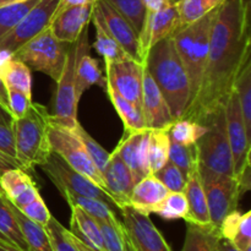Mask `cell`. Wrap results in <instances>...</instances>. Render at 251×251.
<instances>
[{
  "mask_svg": "<svg viewBox=\"0 0 251 251\" xmlns=\"http://www.w3.org/2000/svg\"><path fill=\"white\" fill-rule=\"evenodd\" d=\"M250 0H223L212 26L202 82L195 100L181 114L202 125L225 107L238 75L251 60Z\"/></svg>",
  "mask_w": 251,
  "mask_h": 251,
  "instance_id": "6da1fadb",
  "label": "cell"
},
{
  "mask_svg": "<svg viewBox=\"0 0 251 251\" xmlns=\"http://www.w3.org/2000/svg\"><path fill=\"white\" fill-rule=\"evenodd\" d=\"M145 66L168 103L174 120L180 119L190 102V85L172 37L150 48Z\"/></svg>",
  "mask_w": 251,
  "mask_h": 251,
  "instance_id": "7a4b0ae2",
  "label": "cell"
},
{
  "mask_svg": "<svg viewBox=\"0 0 251 251\" xmlns=\"http://www.w3.org/2000/svg\"><path fill=\"white\" fill-rule=\"evenodd\" d=\"M218 7L198 21L178 28L172 34L176 50L189 78V85H190L189 104L195 100L200 91L206 61H207L208 48H210L211 32Z\"/></svg>",
  "mask_w": 251,
  "mask_h": 251,
  "instance_id": "3957f363",
  "label": "cell"
},
{
  "mask_svg": "<svg viewBox=\"0 0 251 251\" xmlns=\"http://www.w3.org/2000/svg\"><path fill=\"white\" fill-rule=\"evenodd\" d=\"M49 115L44 105L32 102L24 117L12 119L15 158L25 171L42 166L53 152L48 139Z\"/></svg>",
  "mask_w": 251,
  "mask_h": 251,
  "instance_id": "277c9868",
  "label": "cell"
},
{
  "mask_svg": "<svg viewBox=\"0 0 251 251\" xmlns=\"http://www.w3.org/2000/svg\"><path fill=\"white\" fill-rule=\"evenodd\" d=\"M207 131L196 142L199 171L221 176H233V161L226 129L225 107L203 122Z\"/></svg>",
  "mask_w": 251,
  "mask_h": 251,
  "instance_id": "5b68a950",
  "label": "cell"
},
{
  "mask_svg": "<svg viewBox=\"0 0 251 251\" xmlns=\"http://www.w3.org/2000/svg\"><path fill=\"white\" fill-rule=\"evenodd\" d=\"M69 46L59 41L48 27L20 47L14 53V59L26 64L29 70L46 74L56 82L63 73Z\"/></svg>",
  "mask_w": 251,
  "mask_h": 251,
  "instance_id": "8992f818",
  "label": "cell"
},
{
  "mask_svg": "<svg viewBox=\"0 0 251 251\" xmlns=\"http://www.w3.org/2000/svg\"><path fill=\"white\" fill-rule=\"evenodd\" d=\"M48 139L51 151L60 156L74 171L90 179L92 183H95L108 194L107 185H105L102 173L95 166L92 159L86 152L82 142L80 141L77 135L73 130L59 126L49 120Z\"/></svg>",
  "mask_w": 251,
  "mask_h": 251,
  "instance_id": "52a82bcc",
  "label": "cell"
},
{
  "mask_svg": "<svg viewBox=\"0 0 251 251\" xmlns=\"http://www.w3.org/2000/svg\"><path fill=\"white\" fill-rule=\"evenodd\" d=\"M76 60H77V47L76 43H71L66 54L63 73L60 78L56 81L58 86L54 95L53 114L49 115L50 123L69 130H74L78 124V100L76 98L75 93Z\"/></svg>",
  "mask_w": 251,
  "mask_h": 251,
  "instance_id": "ba28073f",
  "label": "cell"
},
{
  "mask_svg": "<svg viewBox=\"0 0 251 251\" xmlns=\"http://www.w3.org/2000/svg\"><path fill=\"white\" fill-rule=\"evenodd\" d=\"M207 201L211 225L220 227L227 215L237 210L242 198L239 183L233 176H221L200 172Z\"/></svg>",
  "mask_w": 251,
  "mask_h": 251,
  "instance_id": "9c48e42d",
  "label": "cell"
},
{
  "mask_svg": "<svg viewBox=\"0 0 251 251\" xmlns=\"http://www.w3.org/2000/svg\"><path fill=\"white\" fill-rule=\"evenodd\" d=\"M39 167L47 174V176L50 179L51 183L58 188L61 195L64 193H71L76 194V195L88 196V198H95L104 201V202L115 207L110 196L103 189L92 183L86 176H81L80 173L74 171L55 152H51L48 159Z\"/></svg>",
  "mask_w": 251,
  "mask_h": 251,
  "instance_id": "30bf717a",
  "label": "cell"
},
{
  "mask_svg": "<svg viewBox=\"0 0 251 251\" xmlns=\"http://www.w3.org/2000/svg\"><path fill=\"white\" fill-rule=\"evenodd\" d=\"M225 117L228 144L232 153L233 176L239 179L240 176L250 168L251 137L245 127L239 100L234 90L230 92L225 103Z\"/></svg>",
  "mask_w": 251,
  "mask_h": 251,
  "instance_id": "8fae6325",
  "label": "cell"
},
{
  "mask_svg": "<svg viewBox=\"0 0 251 251\" xmlns=\"http://www.w3.org/2000/svg\"><path fill=\"white\" fill-rule=\"evenodd\" d=\"M58 2L59 0H38L11 31L0 37V49L14 54L26 42L48 28Z\"/></svg>",
  "mask_w": 251,
  "mask_h": 251,
  "instance_id": "7c38bea8",
  "label": "cell"
},
{
  "mask_svg": "<svg viewBox=\"0 0 251 251\" xmlns=\"http://www.w3.org/2000/svg\"><path fill=\"white\" fill-rule=\"evenodd\" d=\"M132 251H173L150 218L131 206L120 208Z\"/></svg>",
  "mask_w": 251,
  "mask_h": 251,
  "instance_id": "4fadbf2b",
  "label": "cell"
},
{
  "mask_svg": "<svg viewBox=\"0 0 251 251\" xmlns=\"http://www.w3.org/2000/svg\"><path fill=\"white\" fill-rule=\"evenodd\" d=\"M104 65L107 82L122 97L136 107L141 108L142 76L145 64L126 56L118 61H104Z\"/></svg>",
  "mask_w": 251,
  "mask_h": 251,
  "instance_id": "5bb4252c",
  "label": "cell"
},
{
  "mask_svg": "<svg viewBox=\"0 0 251 251\" xmlns=\"http://www.w3.org/2000/svg\"><path fill=\"white\" fill-rule=\"evenodd\" d=\"M95 5L100 11L108 32L119 44L120 48L129 58L142 64L141 55H140L139 34L127 22V20L120 12H118V10L108 0H98Z\"/></svg>",
  "mask_w": 251,
  "mask_h": 251,
  "instance_id": "9a60e30c",
  "label": "cell"
},
{
  "mask_svg": "<svg viewBox=\"0 0 251 251\" xmlns=\"http://www.w3.org/2000/svg\"><path fill=\"white\" fill-rule=\"evenodd\" d=\"M141 108L146 129H169L173 124L174 118L168 103L147 71L146 66H144L142 76Z\"/></svg>",
  "mask_w": 251,
  "mask_h": 251,
  "instance_id": "2e32d148",
  "label": "cell"
},
{
  "mask_svg": "<svg viewBox=\"0 0 251 251\" xmlns=\"http://www.w3.org/2000/svg\"><path fill=\"white\" fill-rule=\"evenodd\" d=\"M149 140L150 129L124 132L114 150L129 167L136 183L151 174L149 164Z\"/></svg>",
  "mask_w": 251,
  "mask_h": 251,
  "instance_id": "e0dca14e",
  "label": "cell"
},
{
  "mask_svg": "<svg viewBox=\"0 0 251 251\" xmlns=\"http://www.w3.org/2000/svg\"><path fill=\"white\" fill-rule=\"evenodd\" d=\"M77 47V60L75 68V93L76 98L80 100L81 96L87 91L91 86L98 85L104 88L107 85V78L103 76L96 59L90 54V44H88V26L81 32L80 37L75 42Z\"/></svg>",
  "mask_w": 251,
  "mask_h": 251,
  "instance_id": "ac0fdd59",
  "label": "cell"
},
{
  "mask_svg": "<svg viewBox=\"0 0 251 251\" xmlns=\"http://www.w3.org/2000/svg\"><path fill=\"white\" fill-rule=\"evenodd\" d=\"M103 178L115 207L120 210L124 206H129L130 196L136 181L129 167L124 163L117 152L113 151L110 153L107 168L103 172Z\"/></svg>",
  "mask_w": 251,
  "mask_h": 251,
  "instance_id": "d6986e66",
  "label": "cell"
},
{
  "mask_svg": "<svg viewBox=\"0 0 251 251\" xmlns=\"http://www.w3.org/2000/svg\"><path fill=\"white\" fill-rule=\"evenodd\" d=\"M95 2L70 7L51 20L49 28L54 36L65 43H75L81 32L88 26Z\"/></svg>",
  "mask_w": 251,
  "mask_h": 251,
  "instance_id": "ffe728a7",
  "label": "cell"
},
{
  "mask_svg": "<svg viewBox=\"0 0 251 251\" xmlns=\"http://www.w3.org/2000/svg\"><path fill=\"white\" fill-rule=\"evenodd\" d=\"M0 186L5 198L17 208L39 198V191L25 169L12 168L0 176Z\"/></svg>",
  "mask_w": 251,
  "mask_h": 251,
  "instance_id": "44dd1931",
  "label": "cell"
},
{
  "mask_svg": "<svg viewBox=\"0 0 251 251\" xmlns=\"http://www.w3.org/2000/svg\"><path fill=\"white\" fill-rule=\"evenodd\" d=\"M168 194V189L153 174H150L135 184L129 206L145 215L154 213Z\"/></svg>",
  "mask_w": 251,
  "mask_h": 251,
  "instance_id": "7402d4cb",
  "label": "cell"
},
{
  "mask_svg": "<svg viewBox=\"0 0 251 251\" xmlns=\"http://www.w3.org/2000/svg\"><path fill=\"white\" fill-rule=\"evenodd\" d=\"M189 206L188 217L185 222L196 223V225L207 226L211 225L210 215H208L207 201H206L205 190L202 186V180L199 171V164L190 169L186 174V184L184 189Z\"/></svg>",
  "mask_w": 251,
  "mask_h": 251,
  "instance_id": "603a6c76",
  "label": "cell"
},
{
  "mask_svg": "<svg viewBox=\"0 0 251 251\" xmlns=\"http://www.w3.org/2000/svg\"><path fill=\"white\" fill-rule=\"evenodd\" d=\"M223 239L232 243L237 249L251 251V212L233 211L225 217L218 227Z\"/></svg>",
  "mask_w": 251,
  "mask_h": 251,
  "instance_id": "cb8c5ba5",
  "label": "cell"
},
{
  "mask_svg": "<svg viewBox=\"0 0 251 251\" xmlns=\"http://www.w3.org/2000/svg\"><path fill=\"white\" fill-rule=\"evenodd\" d=\"M70 232L93 251H105L98 222L78 206H70Z\"/></svg>",
  "mask_w": 251,
  "mask_h": 251,
  "instance_id": "d4e9b609",
  "label": "cell"
},
{
  "mask_svg": "<svg viewBox=\"0 0 251 251\" xmlns=\"http://www.w3.org/2000/svg\"><path fill=\"white\" fill-rule=\"evenodd\" d=\"M220 239V229L215 226L186 222L185 239L181 251H218Z\"/></svg>",
  "mask_w": 251,
  "mask_h": 251,
  "instance_id": "484cf974",
  "label": "cell"
},
{
  "mask_svg": "<svg viewBox=\"0 0 251 251\" xmlns=\"http://www.w3.org/2000/svg\"><path fill=\"white\" fill-rule=\"evenodd\" d=\"M105 91H107L110 102L114 105V109L117 110L118 115L124 124V132H134L146 129L141 108L136 107L131 102L122 97L108 82L105 85Z\"/></svg>",
  "mask_w": 251,
  "mask_h": 251,
  "instance_id": "4316f807",
  "label": "cell"
},
{
  "mask_svg": "<svg viewBox=\"0 0 251 251\" xmlns=\"http://www.w3.org/2000/svg\"><path fill=\"white\" fill-rule=\"evenodd\" d=\"M9 203L11 206V210L14 212L15 217H16L17 223H19L20 228H21L22 235H24L28 251H53L46 227L27 218L10 201Z\"/></svg>",
  "mask_w": 251,
  "mask_h": 251,
  "instance_id": "83f0119b",
  "label": "cell"
},
{
  "mask_svg": "<svg viewBox=\"0 0 251 251\" xmlns=\"http://www.w3.org/2000/svg\"><path fill=\"white\" fill-rule=\"evenodd\" d=\"M91 19H92L96 28L95 48L98 51V54L103 56L104 61H118L126 58L127 55L125 54V51L120 48L119 44L115 42V39L108 32L96 5H93L92 17Z\"/></svg>",
  "mask_w": 251,
  "mask_h": 251,
  "instance_id": "f1b7e54d",
  "label": "cell"
},
{
  "mask_svg": "<svg viewBox=\"0 0 251 251\" xmlns=\"http://www.w3.org/2000/svg\"><path fill=\"white\" fill-rule=\"evenodd\" d=\"M97 222L102 233L105 251H132L126 229L117 215Z\"/></svg>",
  "mask_w": 251,
  "mask_h": 251,
  "instance_id": "f546056e",
  "label": "cell"
},
{
  "mask_svg": "<svg viewBox=\"0 0 251 251\" xmlns=\"http://www.w3.org/2000/svg\"><path fill=\"white\" fill-rule=\"evenodd\" d=\"M0 239L20 249L28 251L21 228L17 223L9 200L5 198V195H0Z\"/></svg>",
  "mask_w": 251,
  "mask_h": 251,
  "instance_id": "4dcf8cb0",
  "label": "cell"
},
{
  "mask_svg": "<svg viewBox=\"0 0 251 251\" xmlns=\"http://www.w3.org/2000/svg\"><path fill=\"white\" fill-rule=\"evenodd\" d=\"M0 75L7 90H16L32 96V75L31 70L22 61L12 59L2 69Z\"/></svg>",
  "mask_w": 251,
  "mask_h": 251,
  "instance_id": "1f68e13d",
  "label": "cell"
},
{
  "mask_svg": "<svg viewBox=\"0 0 251 251\" xmlns=\"http://www.w3.org/2000/svg\"><path fill=\"white\" fill-rule=\"evenodd\" d=\"M169 145L168 129H150L149 164L151 174L156 173L168 162Z\"/></svg>",
  "mask_w": 251,
  "mask_h": 251,
  "instance_id": "d6a6232c",
  "label": "cell"
},
{
  "mask_svg": "<svg viewBox=\"0 0 251 251\" xmlns=\"http://www.w3.org/2000/svg\"><path fill=\"white\" fill-rule=\"evenodd\" d=\"M222 2L223 0H180L176 4L179 14L178 28L198 21L208 12L217 9Z\"/></svg>",
  "mask_w": 251,
  "mask_h": 251,
  "instance_id": "836d02e7",
  "label": "cell"
},
{
  "mask_svg": "<svg viewBox=\"0 0 251 251\" xmlns=\"http://www.w3.org/2000/svg\"><path fill=\"white\" fill-rule=\"evenodd\" d=\"M233 90L237 93L245 127L251 137V60L245 64L239 73Z\"/></svg>",
  "mask_w": 251,
  "mask_h": 251,
  "instance_id": "e575fe53",
  "label": "cell"
},
{
  "mask_svg": "<svg viewBox=\"0 0 251 251\" xmlns=\"http://www.w3.org/2000/svg\"><path fill=\"white\" fill-rule=\"evenodd\" d=\"M63 196L66 202L69 203V206H78L97 221L108 220V218L115 216V212L113 211V206L104 202V201L98 200V199L76 195V194L71 193H64Z\"/></svg>",
  "mask_w": 251,
  "mask_h": 251,
  "instance_id": "d590c367",
  "label": "cell"
},
{
  "mask_svg": "<svg viewBox=\"0 0 251 251\" xmlns=\"http://www.w3.org/2000/svg\"><path fill=\"white\" fill-rule=\"evenodd\" d=\"M207 131L206 125L191 122L188 119H176L168 129L169 139L173 142L181 145H194L199 141L201 136Z\"/></svg>",
  "mask_w": 251,
  "mask_h": 251,
  "instance_id": "8d00e7d4",
  "label": "cell"
},
{
  "mask_svg": "<svg viewBox=\"0 0 251 251\" xmlns=\"http://www.w3.org/2000/svg\"><path fill=\"white\" fill-rule=\"evenodd\" d=\"M53 251H81L75 235L51 216L46 225Z\"/></svg>",
  "mask_w": 251,
  "mask_h": 251,
  "instance_id": "74e56055",
  "label": "cell"
},
{
  "mask_svg": "<svg viewBox=\"0 0 251 251\" xmlns=\"http://www.w3.org/2000/svg\"><path fill=\"white\" fill-rule=\"evenodd\" d=\"M38 0H26L22 2H14L0 6V37L11 31L27 12L37 4Z\"/></svg>",
  "mask_w": 251,
  "mask_h": 251,
  "instance_id": "f35d334b",
  "label": "cell"
},
{
  "mask_svg": "<svg viewBox=\"0 0 251 251\" xmlns=\"http://www.w3.org/2000/svg\"><path fill=\"white\" fill-rule=\"evenodd\" d=\"M168 161L176 164L184 176L190 172L193 167L199 164V152L196 144L194 145H181L178 142L171 141L169 145Z\"/></svg>",
  "mask_w": 251,
  "mask_h": 251,
  "instance_id": "ab89813d",
  "label": "cell"
},
{
  "mask_svg": "<svg viewBox=\"0 0 251 251\" xmlns=\"http://www.w3.org/2000/svg\"><path fill=\"white\" fill-rule=\"evenodd\" d=\"M189 206L188 200L184 193H172L169 191L158 208L156 210V215L164 220H185L188 217Z\"/></svg>",
  "mask_w": 251,
  "mask_h": 251,
  "instance_id": "60d3db41",
  "label": "cell"
},
{
  "mask_svg": "<svg viewBox=\"0 0 251 251\" xmlns=\"http://www.w3.org/2000/svg\"><path fill=\"white\" fill-rule=\"evenodd\" d=\"M127 20L137 34L141 32L146 16L145 0H108Z\"/></svg>",
  "mask_w": 251,
  "mask_h": 251,
  "instance_id": "b9f144b4",
  "label": "cell"
},
{
  "mask_svg": "<svg viewBox=\"0 0 251 251\" xmlns=\"http://www.w3.org/2000/svg\"><path fill=\"white\" fill-rule=\"evenodd\" d=\"M77 137L80 139V141L82 142L83 147H85L86 152L88 153L90 158L92 159V162L95 163V166L97 167L98 171L102 173L103 176V172L105 171L107 168V164L108 161H109V156L110 153L108 151H105L95 139L91 137V135L81 126V124L78 123L77 125L75 126V129L73 130Z\"/></svg>",
  "mask_w": 251,
  "mask_h": 251,
  "instance_id": "7bdbcfd3",
  "label": "cell"
},
{
  "mask_svg": "<svg viewBox=\"0 0 251 251\" xmlns=\"http://www.w3.org/2000/svg\"><path fill=\"white\" fill-rule=\"evenodd\" d=\"M153 176L172 193H184L186 176L171 161L167 162L161 169L153 173Z\"/></svg>",
  "mask_w": 251,
  "mask_h": 251,
  "instance_id": "ee69618b",
  "label": "cell"
},
{
  "mask_svg": "<svg viewBox=\"0 0 251 251\" xmlns=\"http://www.w3.org/2000/svg\"><path fill=\"white\" fill-rule=\"evenodd\" d=\"M19 210L21 211L27 218H29V220L33 221V222L44 226V227H46V225L49 222V220H50L51 217L46 202H44L43 199H42L41 196L37 198L34 201H32L31 203H28V205L19 208Z\"/></svg>",
  "mask_w": 251,
  "mask_h": 251,
  "instance_id": "f6af8a7d",
  "label": "cell"
},
{
  "mask_svg": "<svg viewBox=\"0 0 251 251\" xmlns=\"http://www.w3.org/2000/svg\"><path fill=\"white\" fill-rule=\"evenodd\" d=\"M7 92H9V107L12 119L24 117L32 104V96L16 90H7Z\"/></svg>",
  "mask_w": 251,
  "mask_h": 251,
  "instance_id": "bcb514c9",
  "label": "cell"
},
{
  "mask_svg": "<svg viewBox=\"0 0 251 251\" xmlns=\"http://www.w3.org/2000/svg\"><path fill=\"white\" fill-rule=\"evenodd\" d=\"M0 151L15 158V140L11 125L0 123Z\"/></svg>",
  "mask_w": 251,
  "mask_h": 251,
  "instance_id": "7dc6e473",
  "label": "cell"
},
{
  "mask_svg": "<svg viewBox=\"0 0 251 251\" xmlns=\"http://www.w3.org/2000/svg\"><path fill=\"white\" fill-rule=\"evenodd\" d=\"M88 2H93V1L92 0H59L55 10H54V14H53V17H51V20H53L54 17L58 16L59 14H61L63 11H65V10L70 9V7L78 6V5H85V4H88Z\"/></svg>",
  "mask_w": 251,
  "mask_h": 251,
  "instance_id": "c3c4849f",
  "label": "cell"
},
{
  "mask_svg": "<svg viewBox=\"0 0 251 251\" xmlns=\"http://www.w3.org/2000/svg\"><path fill=\"white\" fill-rule=\"evenodd\" d=\"M12 168H21V164L16 161V158L14 157H10L7 154H5L4 152L0 151V176L4 173L5 171H9Z\"/></svg>",
  "mask_w": 251,
  "mask_h": 251,
  "instance_id": "681fc988",
  "label": "cell"
},
{
  "mask_svg": "<svg viewBox=\"0 0 251 251\" xmlns=\"http://www.w3.org/2000/svg\"><path fill=\"white\" fill-rule=\"evenodd\" d=\"M169 4V0H145L146 12H157Z\"/></svg>",
  "mask_w": 251,
  "mask_h": 251,
  "instance_id": "f907efd6",
  "label": "cell"
},
{
  "mask_svg": "<svg viewBox=\"0 0 251 251\" xmlns=\"http://www.w3.org/2000/svg\"><path fill=\"white\" fill-rule=\"evenodd\" d=\"M0 105L4 108L6 112L10 113V107H9V92H7V88L5 86L4 81H2L1 75H0ZM11 114V113H10Z\"/></svg>",
  "mask_w": 251,
  "mask_h": 251,
  "instance_id": "816d5d0a",
  "label": "cell"
},
{
  "mask_svg": "<svg viewBox=\"0 0 251 251\" xmlns=\"http://www.w3.org/2000/svg\"><path fill=\"white\" fill-rule=\"evenodd\" d=\"M218 251H242L234 247L230 242H228L227 239H223L221 237L220 239V244H218Z\"/></svg>",
  "mask_w": 251,
  "mask_h": 251,
  "instance_id": "f5cc1de1",
  "label": "cell"
},
{
  "mask_svg": "<svg viewBox=\"0 0 251 251\" xmlns=\"http://www.w3.org/2000/svg\"><path fill=\"white\" fill-rule=\"evenodd\" d=\"M12 122V117L9 112L4 109V108L0 105V123L5 125H11Z\"/></svg>",
  "mask_w": 251,
  "mask_h": 251,
  "instance_id": "db71d44e",
  "label": "cell"
},
{
  "mask_svg": "<svg viewBox=\"0 0 251 251\" xmlns=\"http://www.w3.org/2000/svg\"><path fill=\"white\" fill-rule=\"evenodd\" d=\"M0 251H25V250L20 249V248L15 247V245L12 244H9V243L5 242V240L0 239Z\"/></svg>",
  "mask_w": 251,
  "mask_h": 251,
  "instance_id": "11a10c76",
  "label": "cell"
},
{
  "mask_svg": "<svg viewBox=\"0 0 251 251\" xmlns=\"http://www.w3.org/2000/svg\"><path fill=\"white\" fill-rule=\"evenodd\" d=\"M26 1V0H0V6L2 5H7V4H14V2H22Z\"/></svg>",
  "mask_w": 251,
  "mask_h": 251,
  "instance_id": "9f6ffc18",
  "label": "cell"
},
{
  "mask_svg": "<svg viewBox=\"0 0 251 251\" xmlns=\"http://www.w3.org/2000/svg\"><path fill=\"white\" fill-rule=\"evenodd\" d=\"M76 239H77V238H76ZM77 243H78V247H80L81 251H93L92 249H90V248H88L87 245L83 244V243L81 242V240H78V239H77Z\"/></svg>",
  "mask_w": 251,
  "mask_h": 251,
  "instance_id": "6f0895ef",
  "label": "cell"
},
{
  "mask_svg": "<svg viewBox=\"0 0 251 251\" xmlns=\"http://www.w3.org/2000/svg\"><path fill=\"white\" fill-rule=\"evenodd\" d=\"M180 1V0H169V2H171V4H176V2H179Z\"/></svg>",
  "mask_w": 251,
  "mask_h": 251,
  "instance_id": "680465c9",
  "label": "cell"
},
{
  "mask_svg": "<svg viewBox=\"0 0 251 251\" xmlns=\"http://www.w3.org/2000/svg\"><path fill=\"white\" fill-rule=\"evenodd\" d=\"M0 195H4V193H2V190H1V186H0Z\"/></svg>",
  "mask_w": 251,
  "mask_h": 251,
  "instance_id": "91938a15",
  "label": "cell"
},
{
  "mask_svg": "<svg viewBox=\"0 0 251 251\" xmlns=\"http://www.w3.org/2000/svg\"><path fill=\"white\" fill-rule=\"evenodd\" d=\"M92 1H93V2H96V1H98V0H92Z\"/></svg>",
  "mask_w": 251,
  "mask_h": 251,
  "instance_id": "94428289",
  "label": "cell"
},
{
  "mask_svg": "<svg viewBox=\"0 0 251 251\" xmlns=\"http://www.w3.org/2000/svg\"><path fill=\"white\" fill-rule=\"evenodd\" d=\"M1 240H2V239H1Z\"/></svg>",
  "mask_w": 251,
  "mask_h": 251,
  "instance_id": "6125c7cd",
  "label": "cell"
}]
</instances>
